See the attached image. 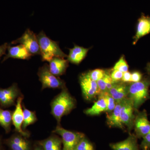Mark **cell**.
Instances as JSON below:
<instances>
[{"mask_svg": "<svg viewBox=\"0 0 150 150\" xmlns=\"http://www.w3.org/2000/svg\"><path fill=\"white\" fill-rule=\"evenodd\" d=\"M110 146L113 150H139L137 137L134 134L123 141L110 144Z\"/></svg>", "mask_w": 150, "mask_h": 150, "instance_id": "14", "label": "cell"}, {"mask_svg": "<svg viewBox=\"0 0 150 150\" xmlns=\"http://www.w3.org/2000/svg\"></svg>", "mask_w": 150, "mask_h": 150, "instance_id": "38", "label": "cell"}, {"mask_svg": "<svg viewBox=\"0 0 150 150\" xmlns=\"http://www.w3.org/2000/svg\"><path fill=\"white\" fill-rule=\"evenodd\" d=\"M89 49L75 45L69 49V55L67 56L68 61L75 64H79L86 56Z\"/></svg>", "mask_w": 150, "mask_h": 150, "instance_id": "18", "label": "cell"}, {"mask_svg": "<svg viewBox=\"0 0 150 150\" xmlns=\"http://www.w3.org/2000/svg\"><path fill=\"white\" fill-rule=\"evenodd\" d=\"M150 79H146L129 86L128 97L131 100L137 110L149 98Z\"/></svg>", "mask_w": 150, "mask_h": 150, "instance_id": "3", "label": "cell"}, {"mask_svg": "<svg viewBox=\"0 0 150 150\" xmlns=\"http://www.w3.org/2000/svg\"><path fill=\"white\" fill-rule=\"evenodd\" d=\"M143 140L141 145V147L144 150L150 149V131L143 137Z\"/></svg>", "mask_w": 150, "mask_h": 150, "instance_id": "30", "label": "cell"}, {"mask_svg": "<svg viewBox=\"0 0 150 150\" xmlns=\"http://www.w3.org/2000/svg\"><path fill=\"white\" fill-rule=\"evenodd\" d=\"M142 75L139 71H135L131 74V82L136 83L142 80Z\"/></svg>", "mask_w": 150, "mask_h": 150, "instance_id": "31", "label": "cell"}, {"mask_svg": "<svg viewBox=\"0 0 150 150\" xmlns=\"http://www.w3.org/2000/svg\"><path fill=\"white\" fill-rule=\"evenodd\" d=\"M122 101L123 100L116 103L114 110L110 113L107 114V122L110 127H115L124 130L125 129V126L121 122L120 117Z\"/></svg>", "mask_w": 150, "mask_h": 150, "instance_id": "15", "label": "cell"}, {"mask_svg": "<svg viewBox=\"0 0 150 150\" xmlns=\"http://www.w3.org/2000/svg\"><path fill=\"white\" fill-rule=\"evenodd\" d=\"M131 74L129 72L127 71L123 73V77L121 81L124 83L131 82Z\"/></svg>", "mask_w": 150, "mask_h": 150, "instance_id": "32", "label": "cell"}, {"mask_svg": "<svg viewBox=\"0 0 150 150\" xmlns=\"http://www.w3.org/2000/svg\"><path fill=\"white\" fill-rule=\"evenodd\" d=\"M135 109L133 102L127 97L123 100L121 106L120 117L121 122L124 126L128 128L129 131L134 127V121L136 115L134 114Z\"/></svg>", "mask_w": 150, "mask_h": 150, "instance_id": "8", "label": "cell"}, {"mask_svg": "<svg viewBox=\"0 0 150 150\" xmlns=\"http://www.w3.org/2000/svg\"><path fill=\"white\" fill-rule=\"evenodd\" d=\"M38 150H43L42 149H41V148H38Z\"/></svg>", "mask_w": 150, "mask_h": 150, "instance_id": "36", "label": "cell"}, {"mask_svg": "<svg viewBox=\"0 0 150 150\" xmlns=\"http://www.w3.org/2000/svg\"><path fill=\"white\" fill-rule=\"evenodd\" d=\"M13 112L10 110H3L0 108V126H2L6 133L11 131L12 123Z\"/></svg>", "mask_w": 150, "mask_h": 150, "instance_id": "22", "label": "cell"}, {"mask_svg": "<svg viewBox=\"0 0 150 150\" xmlns=\"http://www.w3.org/2000/svg\"><path fill=\"white\" fill-rule=\"evenodd\" d=\"M96 82L100 91V93L108 92L114 84L110 75L107 72H105L103 77Z\"/></svg>", "mask_w": 150, "mask_h": 150, "instance_id": "23", "label": "cell"}, {"mask_svg": "<svg viewBox=\"0 0 150 150\" xmlns=\"http://www.w3.org/2000/svg\"><path fill=\"white\" fill-rule=\"evenodd\" d=\"M9 44L6 43L0 46V59L3 55H6V51L8 48Z\"/></svg>", "mask_w": 150, "mask_h": 150, "instance_id": "33", "label": "cell"}, {"mask_svg": "<svg viewBox=\"0 0 150 150\" xmlns=\"http://www.w3.org/2000/svg\"><path fill=\"white\" fill-rule=\"evenodd\" d=\"M150 33V16L142 14L138 20L137 31L134 38L133 44L135 45L140 38Z\"/></svg>", "mask_w": 150, "mask_h": 150, "instance_id": "12", "label": "cell"}, {"mask_svg": "<svg viewBox=\"0 0 150 150\" xmlns=\"http://www.w3.org/2000/svg\"><path fill=\"white\" fill-rule=\"evenodd\" d=\"M79 81L83 95L86 100H91L100 93L96 82L90 77L88 73L81 75Z\"/></svg>", "mask_w": 150, "mask_h": 150, "instance_id": "7", "label": "cell"}, {"mask_svg": "<svg viewBox=\"0 0 150 150\" xmlns=\"http://www.w3.org/2000/svg\"><path fill=\"white\" fill-rule=\"evenodd\" d=\"M22 97L19 96L17 99L15 109L13 112L12 123L14 126L15 131L19 133L22 136L28 137L29 134L23 130L22 125L23 122V110L22 107Z\"/></svg>", "mask_w": 150, "mask_h": 150, "instance_id": "11", "label": "cell"}, {"mask_svg": "<svg viewBox=\"0 0 150 150\" xmlns=\"http://www.w3.org/2000/svg\"><path fill=\"white\" fill-rule=\"evenodd\" d=\"M107 105L106 100L100 94L98 95V100L95 102L90 108L86 109L84 113L89 115H98L102 112L107 111Z\"/></svg>", "mask_w": 150, "mask_h": 150, "instance_id": "20", "label": "cell"}, {"mask_svg": "<svg viewBox=\"0 0 150 150\" xmlns=\"http://www.w3.org/2000/svg\"><path fill=\"white\" fill-rule=\"evenodd\" d=\"M76 102L68 90L63 88L62 91L51 103V113L59 124L62 117L69 114L76 107Z\"/></svg>", "mask_w": 150, "mask_h": 150, "instance_id": "1", "label": "cell"}, {"mask_svg": "<svg viewBox=\"0 0 150 150\" xmlns=\"http://www.w3.org/2000/svg\"><path fill=\"white\" fill-rule=\"evenodd\" d=\"M106 71L100 69H96L91 71L88 72L90 77L93 80L97 81L101 79L104 76Z\"/></svg>", "mask_w": 150, "mask_h": 150, "instance_id": "28", "label": "cell"}, {"mask_svg": "<svg viewBox=\"0 0 150 150\" xmlns=\"http://www.w3.org/2000/svg\"><path fill=\"white\" fill-rule=\"evenodd\" d=\"M12 150H29V143L21 136L14 135L6 141Z\"/></svg>", "mask_w": 150, "mask_h": 150, "instance_id": "19", "label": "cell"}, {"mask_svg": "<svg viewBox=\"0 0 150 150\" xmlns=\"http://www.w3.org/2000/svg\"><path fill=\"white\" fill-rule=\"evenodd\" d=\"M136 136L137 138H143L150 131V122L145 110L139 112L135 117L134 124Z\"/></svg>", "mask_w": 150, "mask_h": 150, "instance_id": "10", "label": "cell"}, {"mask_svg": "<svg viewBox=\"0 0 150 150\" xmlns=\"http://www.w3.org/2000/svg\"><path fill=\"white\" fill-rule=\"evenodd\" d=\"M53 132L62 137V150H75L79 142L85 137L83 133L68 131L60 126L56 127Z\"/></svg>", "mask_w": 150, "mask_h": 150, "instance_id": "5", "label": "cell"}, {"mask_svg": "<svg viewBox=\"0 0 150 150\" xmlns=\"http://www.w3.org/2000/svg\"><path fill=\"white\" fill-rule=\"evenodd\" d=\"M75 150H94L93 145L85 137L78 143Z\"/></svg>", "mask_w": 150, "mask_h": 150, "instance_id": "26", "label": "cell"}, {"mask_svg": "<svg viewBox=\"0 0 150 150\" xmlns=\"http://www.w3.org/2000/svg\"><path fill=\"white\" fill-rule=\"evenodd\" d=\"M39 81L42 83V89L46 88H63L65 83L61 79L54 76L50 72L49 66L45 64L40 67L38 72Z\"/></svg>", "mask_w": 150, "mask_h": 150, "instance_id": "4", "label": "cell"}, {"mask_svg": "<svg viewBox=\"0 0 150 150\" xmlns=\"http://www.w3.org/2000/svg\"><path fill=\"white\" fill-rule=\"evenodd\" d=\"M123 73L118 70H113L110 75L112 82L114 83L120 82L122 80Z\"/></svg>", "mask_w": 150, "mask_h": 150, "instance_id": "29", "label": "cell"}, {"mask_svg": "<svg viewBox=\"0 0 150 150\" xmlns=\"http://www.w3.org/2000/svg\"><path fill=\"white\" fill-rule=\"evenodd\" d=\"M19 93L16 83H13L8 88H0V105L4 108L14 105Z\"/></svg>", "mask_w": 150, "mask_h": 150, "instance_id": "9", "label": "cell"}, {"mask_svg": "<svg viewBox=\"0 0 150 150\" xmlns=\"http://www.w3.org/2000/svg\"><path fill=\"white\" fill-rule=\"evenodd\" d=\"M147 70L148 72L150 74V63H149L147 66Z\"/></svg>", "mask_w": 150, "mask_h": 150, "instance_id": "34", "label": "cell"}, {"mask_svg": "<svg viewBox=\"0 0 150 150\" xmlns=\"http://www.w3.org/2000/svg\"><path fill=\"white\" fill-rule=\"evenodd\" d=\"M34 150H38V148H35Z\"/></svg>", "mask_w": 150, "mask_h": 150, "instance_id": "37", "label": "cell"}, {"mask_svg": "<svg viewBox=\"0 0 150 150\" xmlns=\"http://www.w3.org/2000/svg\"><path fill=\"white\" fill-rule=\"evenodd\" d=\"M37 38L40 46L41 59L43 62H49L54 57H67L61 50L59 43L49 38L43 31L37 35Z\"/></svg>", "mask_w": 150, "mask_h": 150, "instance_id": "2", "label": "cell"}, {"mask_svg": "<svg viewBox=\"0 0 150 150\" xmlns=\"http://www.w3.org/2000/svg\"><path fill=\"white\" fill-rule=\"evenodd\" d=\"M100 94L102 95L106 100L107 105V110L106 112H108V114H109L114 110L116 105V101L108 92Z\"/></svg>", "mask_w": 150, "mask_h": 150, "instance_id": "25", "label": "cell"}, {"mask_svg": "<svg viewBox=\"0 0 150 150\" xmlns=\"http://www.w3.org/2000/svg\"><path fill=\"white\" fill-rule=\"evenodd\" d=\"M23 122L22 125L23 130H24L31 124L35 123L37 120L35 112L30 111L24 107L23 110Z\"/></svg>", "mask_w": 150, "mask_h": 150, "instance_id": "24", "label": "cell"}, {"mask_svg": "<svg viewBox=\"0 0 150 150\" xmlns=\"http://www.w3.org/2000/svg\"><path fill=\"white\" fill-rule=\"evenodd\" d=\"M7 50L8 54L4 57L2 62H4L9 58L29 60L32 56L26 48L21 44L15 46H11L9 44Z\"/></svg>", "mask_w": 150, "mask_h": 150, "instance_id": "13", "label": "cell"}, {"mask_svg": "<svg viewBox=\"0 0 150 150\" xmlns=\"http://www.w3.org/2000/svg\"><path fill=\"white\" fill-rule=\"evenodd\" d=\"M129 89V86L119 82L114 83L112 87L108 92L117 103L123 100L128 97Z\"/></svg>", "mask_w": 150, "mask_h": 150, "instance_id": "16", "label": "cell"}, {"mask_svg": "<svg viewBox=\"0 0 150 150\" xmlns=\"http://www.w3.org/2000/svg\"><path fill=\"white\" fill-rule=\"evenodd\" d=\"M49 62L50 72L57 77L64 74L68 67V61L64 58L54 57Z\"/></svg>", "mask_w": 150, "mask_h": 150, "instance_id": "17", "label": "cell"}, {"mask_svg": "<svg viewBox=\"0 0 150 150\" xmlns=\"http://www.w3.org/2000/svg\"><path fill=\"white\" fill-rule=\"evenodd\" d=\"M1 148V139H0V149Z\"/></svg>", "mask_w": 150, "mask_h": 150, "instance_id": "35", "label": "cell"}, {"mask_svg": "<svg viewBox=\"0 0 150 150\" xmlns=\"http://www.w3.org/2000/svg\"><path fill=\"white\" fill-rule=\"evenodd\" d=\"M128 69L129 66L127 64V62L123 56L120 58L113 67V70H118L123 73L128 71Z\"/></svg>", "mask_w": 150, "mask_h": 150, "instance_id": "27", "label": "cell"}, {"mask_svg": "<svg viewBox=\"0 0 150 150\" xmlns=\"http://www.w3.org/2000/svg\"><path fill=\"white\" fill-rule=\"evenodd\" d=\"M62 140L56 136H52L40 142L44 150H62Z\"/></svg>", "mask_w": 150, "mask_h": 150, "instance_id": "21", "label": "cell"}, {"mask_svg": "<svg viewBox=\"0 0 150 150\" xmlns=\"http://www.w3.org/2000/svg\"><path fill=\"white\" fill-rule=\"evenodd\" d=\"M11 43L12 44L20 43L26 48L32 56L40 55V46L37 35L30 29H26L21 37L13 40Z\"/></svg>", "mask_w": 150, "mask_h": 150, "instance_id": "6", "label": "cell"}]
</instances>
